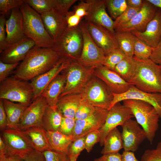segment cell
Returning <instances> with one entry per match:
<instances>
[{"instance_id": "29", "label": "cell", "mask_w": 161, "mask_h": 161, "mask_svg": "<svg viewBox=\"0 0 161 161\" xmlns=\"http://www.w3.org/2000/svg\"><path fill=\"white\" fill-rule=\"evenodd\" d=\"M47 134L50 149L69 155V148L74 140L72 136L65 135L58 131H47Z\"/></svg>"}, {"instance_id": "55", "label": "cell", "mask_w": 161, "mask_h": 161, "mask_svg": "<svg viewBox=\"0 0 161 161\" xmlns=\"http://www.w3.org/2000/svg\"><path fill=\"white\" fill-rule=\"evenodd\" d=\"M121 154L122 161H140L136 158L133 152L124 151Z\"/></svg>"}, {"instance_id": "25", "label": "cell", "mask_w": 161, "mask_h": 161, "mask_svg": "<svg viewBox=\"0 0 161 161\" xmlns=\"http://www.w3.org/2000/svg\"><path fill=\"white\" fill-rule=\"evenodd\" d=\"M53 79L44 90L41 95L45 98L48 105L53 109L57 108L59 97L62 92L66 80L63 71Z\"/></svg>"}, {"instance_id": "15", "label": "cell", "mask_w": 161, "mask_h": 161, "mask_svg": "<svg viewBox=\"0 0 161 161\" xmlns=\"http://www.w3.org/2000/svg\"><path fill=\"white\" fill-rule=\"evenodd\" d=\"M157 9L147 0H144L143 6L133 19L117 27L114 30L115 32L144 31L148 23L154 17Z\"/></svg>"}, {"instance_id": "51", "label": "cell", "mask_w": 161, "mask_h": 161, "mask_svg": "<svg viewBox=\"0 0 161 161\" xmlns=\"http://www.w3.org/2000/svg\"><path fill=\"white\" fill-rule=\"evenodd\" d=\"M8 129V121L7 115L3 106L2 100L0 99V130L1 132Z\"/></svg>"}, {"instance_id": "38", "label": "cell", "mask_w": 161, "mask_h": 161, "mask_svg": "<svg viewBox=\"0 0 161 161\" xmlns=\"http://www.w3.org/2000/svg\"><path fill=\"white\" fill-rule=\"evenodd\" d=\"M140 9L128 6L124 12L114 21V30L119 26L129 22Z\"/></svg>"}, {"instance_id": "41", "label": "cell", "mask_w": 161, "mask_h": 161, "mask_svg": "<svg viewBox=\"0 0 161 161\" xmlns=\"http://www.w3.org/2000/svg\"><path fill=\"white\" fill-rule=\"evenodd\" d=\"M141 161H161V140L158 143L155 148L145 151Z\"/></svg>"}, {"instance_id": "50", "label": "cell", "mask_w": 161, "mask_h": 161, "mask_svg": "<svg viewBox=\"0 0 161 161\" xmlns=\"http://www.w3.org/2000/svg\"><path fill=\"white\" fill-rule=\"evenodd\" d=\"M88 4L85 0H80L73 7V11L77 15L82 18L87 15Z\"/></svg>"}, {"instance_id": "19", "label": "cell", "mask_w": 161, "mask_h": 161, "mask_svg": "<svg viewBox=\"0 0 161 161\" xmlns=\"http://www.w3.org/2000/svg\"><path fill=\"white\" fill-rule=\"evenodd\" d=\"M35 46L34 41L25 36L2 51L0 53V61L7 64L19 63Z\"/></svg>"}, {"instance_id": "33", "label": "cell", "mask_w": 161, "mask_h": 161, "mask_svg": "<svg viewBox=\"0 0 161 161\" xmlns=\"http://www.w3.org/2000/svg\"><path fill=\"white\" fill-rule=\"evenodd\" d=\"M136 62L134 57L126 56L115 67L114 71L127 82L134 75Z\"/></svg>"}, {"instance_id": "35", "label": "cell", "mask_w": 161, "mask_h": 161, "mask_svg": "<svg viewBox=\"0 0 161 161\" xmlns=\"http://www.w3.org/2000/svg\"><path fill=\"white\" fill-rule=\"evenodd\" d=\"M106 8L112 18L116 19L127 7L126 0H105Z\"/></svg>"}, {"instance_id": "40", "label": "cell", "mask_w": 161, "mask_h": 161, "mask_svg": "<svg viewBox=\"0 0 161 161\" xmlns=\"http://www.w3.org/2000/svg\"><path fill=\"white\" fill-rule=\"evenodd\" d=\"M41 153L45 161H71L68 154L50 149Z\"/></svg>"}, {"instance_id": "37", "label": "cell", "mask_w": 161, "mask_h": 161, "mask_svg": "<svg viewBox=\"0 0 161 161\" xmlns=\"http://www.w3.org/2000/svg\"><path fill=\"white\" fill-rule=\"evenodd\" d=\"M126 56L119 48L116 49L105 55L103 65L114 71L116 66Z\"/></svg>"}, {"instance_id": "16", "label": "cell", "mask_w": 161, "mask_h": 161, "mask_svg": "<svg viewBox=\"0 0 161 161\" xmlns=\"http://www.w3.org/2000/svg\"><path fill=\"white\" fill-rule=\"evenodd\" d=\"M88 4L85 21L104 27L115 33L114 21L107 13L105 0H86Z\"/></svg>"}, {"instance_id": "47", "label": "cell", "mask_w": 161, "mask_h": 161, "mask_svg": "<svg viewBox=\"0 0 161 161\" xmlns=\"http://www.w3.org/2000/svg\"><path fill=\"white\" fill-rule=\"evenodd\" d=\"M24 2V0H0V12L5 14L15 8L19 7Z\"/></svg>"}, {"instance_id": "17", "label": "cell", "mask_w": 161, "mask_h": 161, "mask_svg": "<svg viewBox=\"0 0 161 161\" xmlns=\"http://www.w3.org/2000/svg\"><path fill=\"white\" fill-rule=\"evenodd\" d=\"M108 110L97 107L94 113L84 119L76 120L72 136L74 140L99 130L105 123Z\"/></svg>"}, {"instance_id": "34", "label": "cell", "mask_w": 161, "mask_h": 161, "mask_svg": "<svg viewBox=\"0 0 161 161\" xmlns=\"http://www.w3.org/2000/svg\"><path fill=\"white\" fill-rule=\"evenodd\" d=\"M153 48L135 36L134 57L141 60L150 58Z\"/></svg>"}, {"instance_id": "5", "label": "cell", "mask_w": 161, "mask_h": 161, "mask_svg": "<svg viewBox=\"0 0 161 161\" xmlns=\"http://www.w3.org/2000/svg\"><path fill=\"white\" fill-rule=\"evenodd\" d=\"M0 83V99L16 102L26 107L32 101L33 90L28 81L14 75Z\"/></svg>"}, {"instance_id": "39", "label": "cell", "mask_w": 161, "mask_h": 161, "mask_svg": "<svg viewBox=\"0 0 161 161\" xmlns=\"http://www.w3.org/2000/svg\"><path fill=\"white\" fill-rule=\"evenodd\" d=\"M96 108L83 99L76 111L75 120H76L87 118L94 113Z\"/></svg>"}, {"instance_id": "31", "label": "cell", "mask_w": 161, "mask_h": 161, "mask_svg": "<svg viewBox=\"0 0 161 161\" xmlns=\"http://www.w3.org/2000/svg\"><path fill=\"white\" fill-rule=\"evenodd\" d=\"M104 147L101 153L103 154L119 153L123 148L121 133L117 127L112 129L106 136Z\"/></svg>"}, {"instance_id": "53", "label": "cell", "mask_w": 161, "mask_h": 161, "mask_svg": "<svg viewBox=\"0 0 161 161\" xmlns=\"http://www.w3.org/2000/svg\"><path fill=\"white\" fill-rule=\"evenodd\" d=\"M94 161H122V154L119 153L103 154Z\"/></svg>"}, {"instance_id": "21", "label": "cell", "mask_w": 161, "mask_h": 161, "mask_svg": "<svg viewBox=\"0 0 161 161\" xmlns=\"http://www.w3.org/2000/svg\"><path fill=\"white\" fill-rule=\"evenodd\" d=\"M93 75L105 83L112 92L114 94H121L126 92L131 85L125 80L115 72L103 65L95 68Z\"/></svg>"}, {"instance_id": "56", "label": "cell", "mask_w": 161, "mask_h": 161, "mask_svg": "<svg viewBox=\"0 0 161 161\" xmlns=\"http://www.w3.org/2000/svg\"><path fill=\"white\" fill-rule=\"evenodd\" d=\"M127 6L135 8L141 9L143 5L144 0H126Z\"/></svg>"}, {"instance_id": "9", "label": "cell", "mask_w": 161, "mask_h": 161, "mask_svg": "<svg viewBox=\"0 0 161 161\" xmlns=\"http://www.w3.org/2000/svg\"><path fill=\"white\" fill-rule=\"evenodd\" d=\"M79 26L82 32L83 45L80 55L76 61L88 67L96 68L103 65L106 55L92 38L86 21H81Z\"/></svg>"}, {"instance_id": "58", "label": "cell", "mask_w": 161, "mask_h": 161, "mask_svg": "<svg viewBox=\"0 0 161 161\" xmlns=\"http://www.w3.org/2000/svg\"><path fill=\"white\" fill-rule=\"evenodd\" d=\"M7 154L6 146L1 137L0 136V157Z\"/></svg>"}, {"instance_id": "32", "label": "cell", "mask_w": 161, "mask_h": 161, "mask_svg": "<svg viewBox=\"0 0 161 161\" xmlns=\"http://www.w3.org/2000/svg\"><path fill=\"white\" fill-rule=\"evenodd\" d=\"M115 32L119 48L126 56L133 57L135 36L130 32L118 31Z\"/></svg>"}, {"instance_id": "26", "label": "cell", "mask_w": 161, "mask_h": 161, "mask_svg": "<svg viewBox=\"0 0 161 161\" xmlns=\"http://www.w3.org/2000/svg\"><path fill=\"white\" fill-rule=\"evenodd\" d=\"M83 100L80 93L65 95L59 98L57 107L63 116L75 119L76 111Z\"/></svg>"}, {"instance_id": "8", "label": "cell", "mask_w": 161, "mask_h": 161, "mask_svg": "<svg viewBox=\"0 0 161 161\" xmlns=\"http://www.w3.org/2000/svg\"><path fill=\"white\" fill-rule=\"evenodd\" d=\"M95 68L84 66L76 61H72L63 71L66 75V80L59 98L68 95L80 93L93 75Z\"/></svg>"}, {"instance_id": "49", "label": "cell", "mask_w": 161, "mask_h": 161, "mask_svg": "<svg viewBox=\"0 0 161 161\" xmlns=\"http://www.w3.org/2000/svg\"><path fill=\"white\" fill-rule=\"evenodd\" d=\"M65 17L67 27L69 28H75L79 26L82 18L76 15L72 11H69Z\"/></svg>"}, {"instance_id": "13", "label": "cell", "mask_w": 161, "mask_h": 161, "mask_svg": "<svg viewBox=\"0 0 161 161\" xmlns=\"http://www.w3.org/2000/svg\"><path fill=\"white\" fill-rule=\"evenodd\" d=\"M113 99L109 109L114 105L126 100L134 99L141 100L153 106L161 119V93H150L141 91L131 85L126 92L121 94L112 93Z\"/></svg>"}, {"instance_id": "36", "label": "cell", "mask_w": 161, "mask_h": 161, "mask_svg": "<svg viewBox=\"0 0 161 161\" xmlns=\"http://www.w3.org/2000/svg\"><path fill=\"white\" fill-rule=\"evenodd\" d=\"M40 14L55 8V0H24Z\"/></svg>"}, {"instance_id": "22", "label": "cell", "mask_w": 161, "mask_h": 161, "mask_svg": "<svg viewBox=\"0 0 161 161\" xmlns=\"http://www.w3.org/2000/svg\"><path fill=\"white\" fill-rule=\"evenodd\" d=\"M40 15L47 31L55 42L67 27L65 17L55 8Z\"/></svg>"}, {"instance_id": "60", "label": "cell", "mask_w": 161, "mask_h": 161, "mask_svg": "<svg viewBox=\"0 0 161 161\" xmlns=\"http://www.w3.org/2000/svg\"><path fill=\"white\" fill-rule=\"evenodd\" d=\"M71 161H76L78 157H76L73 155H70L69 156Z\"/></svg>"}, {"instance_id": "11", "label": "cell", "mask_w": 161, "mask_h": 161, "mask_svg": "<svg viewBox=\"0 0 161 161\" xmlns=\"http://www.w3.org/2000/svg\"><path fill=\"white\" fill-rule=\"evenodd\" d=\"M134 117L130 109L120 103L112 107L108 110L104 123L99 130L101 135L100 145L103 146L105 138L110 131L119 126H122Z\"/></svg>"}, {"instance_id": "7", "label": "cell", "mask_w": 161, "mask_h": 161, "mask_svg": "<svg viewBox=\"0 0 161 161\" xmlns=\"http://www.w3.org/2000/svg\"><path fill=\"white\" fill-rule=\"evenodd\" d=\"M80 94L83 100L93 106L108 110L113 99L107 85L93 75Z\"/></svg>"}, {"instance_id": "45", "label": "cell", "mask_w": 161, "mask_h": 161, "mask_svg": "<svg viewBox=\"0 0 161 161\" xmlns=\"http://www.w3.org/2000/svg\"><path fill=\"white\" fill-rule=\"evenodd\" d=\"M6 21L5 14L2 13L0 16V53L7 48L9 45L7 39Z\"/></svg>"}, {"instance_id": "43", "label": "cell", "mask_w": 161, "mask_h": 161, "mask_svg": "<svg viewBox=\"0 0 161 161\" xmlns=\"http://www.w3.org/2000/svg\"><path fill=\"white\" fill-rule=\"evenodd\" d=\"M85 136L75 139L69 148V155L78 157L81 152L85 149Z\"/></svg>"}, {"instance_id": "10", "label": "cell", "mask_w": 161, "mask_h": 161, "mask_svg": "<svg viewBox=\"0 0 161 161\" xmlns=\"http://www.w3.org/2000/svg\"><path fill=\"white\" fill-rule=\"evenodd\" d=\"M1 136L6 145V155L22 157L34 150L28 137L22 131L7 129L1 132Z\"/></svg>"}, {"instance_id": "12", "label": "cell", "mask_w": 161, "mask_h": 161, "mask_svg": "<svg viewBox=\"0 0 161 161\" xmlns=\"http://www.w3.org/2000/svg\"><path fill=\"white\" fill-rule=\"evenodd\" d=\"M48 105L42 95L33 100L26 108L17 129L23 131L33 126H42L43 116Z\"/></svg>"}, {"instance_id": "27", "label": "cell", "mask_w": 161, "mask_h": 161, "mask_svg": "<svg viewBox=\"0 0 161 161\" xmlns=\"http://www.w3.org/2000/svg\"><path fill=\"white\" fill-rule=\"evenodd\" d=\"M22 131L28 137L34 150L42 152L50 149L47 131L42 126H33Z\"/></svg>"}, {"instance_id": "3", "label": "cell", "mask_w": 161, "mask_h": 161, "mask_svg": "<svg viewBox=\"0 0 161 161\" xmlns=\"http://www.w3.org/2000/svg\"><path fill=\"white\" fill-rule=\"evenodd\" d=\"M19 8L23 16L25 36L34 41L36 47H53L55 41L47 31L41 15L24 2Z\"/></svg>"}, {"instance_id": "6", "label": "cell", "mask_w": 161, "mask_h": 161, "mask_svg": "<svg viewBox=\"0 0 161 161\" xmlns=\"http://www.w3.org/2000/svg\"><path fill=\"white\" fill-rule=\"evenodd\" d=\"M83 45L82 32L78 26L67 27L55 42L52 48L63 57L76 61L80 55Z\"/></svg>"}, {"instance_id": "52", "label": "cell", "mask_w": 161, "mask_h": 161, "mask_svg": "<svg viewBox=\"0 0 161 161\" xmlns=\"http://www.w3.org/2000/svg\"><path fill=\"white\" fill-rule=\"evenodd\" d=\"M22 158L24 161H45L42 153L35 150Z\"/></svg>"}, {"instance_id": "23", "label": "cell", "mask_w": 161, "mask_h": 161, "mask_svg": "<svg viewBox=\"0 0 161 161\" xmlns=\"http://www.w3.org/2000/svg\"><path fill=\"white\" fill-rule=\"evenodd\" d=\"M19 7L13 9L10 17L6 21L7 39L9 45L18 41L25 36L23 16Z\"/></svg>"}, {"instance_id": "14", "label": "cell", "mask_w": 161, "mask_h": 161, "mask_svg": "<svg viewBox=\"0 0 161 161\" xmlns=\"http://www.w3.org/2000/svg\"><path fill=\"white\" fill-rule=\"evenodd\" d=\"M121 126L124 151H136L140 145L146 138L144 131L136 120L132 118L126 120Z\"/></svg>"}, {"instance_id": "42", "label": "cell", "mask_w": 161, "mask_h": 161, "mask_svg": "<svg viewBox=\"0 0 161 161\" xmlns=\"http://www.w3.org/2000/svg\"><path fill=\"white\" fill-rule=\"evenodd\" d=\"M75 119L63 116L61 125L58 131L65 135L72 136L75 124Z\"/></svg>"}, {"instance_id": "2", "label": "cell", "mask_w": 161, "mask_h": 161, "mask_svg": "<svg viewBox=\"0 0 161 161\" xmlns=\"http://www.w3.org/2000/svg\"><path fill=\"white\" fill-rule=\"evenodd\" d=\"M133 57L136 68L129 83L145 92L161 93V65L150 58L141 60Z\"/></svg>"}, {"instance_id": "54", "label": "cell", "mask_w": 161, "mask_h": 161, "mask_svg": "<svg viewBox=\"0 0 161 161\" xmlns=\"http://www.w3.org/2000/svg\"><path fill=\"white\" fill-rule=\"evenodd\" d=\"M150 58L157 64L161 65V40L157 47L153 48Z\"/></svg>"}, {"instance_id": "44", "label": "cell", "mask_w": 161, "mask_h": 161, "mask_svg": "<svg viewBox=\"0 0 161 161\" xmlns=\"http://www.w3.org/2000/svg\"><path fill=\"white\" fill-rule=\"evenodd\" d=\"M101 139V135L99 130L92 131L85 136V149L89 153L92 150L94 146Z\"/></svg>"}, {"instance_id": "30", "label": "cell", "mask_w": 161, "mask_h": 161, "mask_svg": "<svg viewBox=\"0 0 161 161\" xmlns=\"http://www.w3.org/2000/svg\"><path fill=\"white\" fill-rule=\"evenodd\" d=\"M63 116L58 109H53L47 105L44 112L42 126L47 131H58Z\"/></svg>"}, {"instance_id": "24", "label": "cell", "mask_w": 161, "mask_h": 161, "mask_svg": "<svg viewBox=\"0 0 161 161\" xmlns=\"http://www.w3.org/2000/svg\"><path fill=\"white\" fill-rule=\"evenodd\" d=\"M131 32L152 48L156 47L161 40V10L158 8L154 17L144 31Z\"/></svg>"}, {"instance_id": "28", "label": "cell", "mask_w": 161, "mask_h": 161, "mask_svg": "<svg viewBox=\"0 0 161 161\" xmlns=\"http://www.w3.org/2000/svg\"><path fill=\"white\" fill-rule=\"evenodd\" d=\"M1 100L7 117L8 129H17L20 120L27 107L7 100Z\"/></svg>"}, {"instance_id": "48", "label": "cell", "mask_w": 161, "mask_h": 161, "mask_svg": "<svg viewBox=\"0 0 161 161\" xmlns=\"http://www.w3.org/2000/svg\"><path fill=\"white\" fill-rule=\"evenodd\" d=\"M77 1V0H55V9L65 16L69 11L71 7Z\"/></svg>"}, {"instance_id": "1", "label": "cell", "mask_w": 161, "mask_h": 161, "mask_svg": "<svg viewBox=\"0 0 161 161\" xmlns=\"http://www.w3.org/2000/svg\"><path fill=\"white\" fill-rule=\"evenodd\" d=\"M62 57L53 48L35 47L19 63L14 75L26 80H31L51 69Z\"/></svg>"}, {"instance_id": "57", "label": "cell", "mask_w": 161, "mask_h": 161, "mask_svg": "<svg viewBox=\"0 0 161 161\" xmlns=\"http://www.w3.org/2000/svg\"><path fill=\"white\" fill-rule=\"evenodd\" d=\"M0 161H24L20 157L15 155H5L0 157Z\"/></svg>"}, {"instance_id": "4", "label": "cell", "mask_w": 161, "mask_h": 161, "mask_svg": "<svg viewBox=\"0 0 161 161\" xmlns=\"http://www.w3.org/2000/svg\"><path fill=\"white\" fill-rule=\"evenodd\" d=\"M123 104L129 107L138 124L145 133L146 139L152 144L159 126L160 117L154 107L144 101L126 100Z\"/></svg>"}, {"instance_id": "46", "label": "cell", "mask_w": 161, "mask_h": 161, "mask_svg": "<svg viewBox=\"0 0 161 161\" xmlns=\"http://www.w3.org/2000/svg\"><path fill=\"white\" fill-rule=\"evenodd\" d=\"M19 63L7 64L0 61V83L9 77L14 72Z\"/></svg>"}, {"instance_id": "20", "label": "cell", "mask_w": 161, "mask_h": 161, "mask_svg": "<svg viewBox=\"0 0 161 161\" xmlns=\"http://www.w3.org/2000/svg\"><path fill=\"white\" fill-rule=\"evenodd\" d=\"M72 61L63 57L51 69L30 80V83L33 92V100L41 95L47 85L66 69Z\"/></svg>"}, {"instance_id": "59", "label": "cell", "mask_w": 161, "mask_h": 161, "mask_svg": "<svg viewBox=\"0 0 161 161\" xmlns=\"http://www.w3.org/2000/svg\"><path fill=\"white\" fill-rule=\"evenodd\" d=\"M154 6L161 10V0H147Z\"/></svg>"}, {"instance_id": "18", "label": "cell", "mask_w": 161, "mask_h": 161, "mask_svg": "<svg viewBox=\"0 0 161 161\" xmlns=\"http://www.w3.org/2000/svg\"><path fill=\"white\" fill-rule=\"evenodd\" d=\"M86 22L92 38L97 45L103 51L105 55L119 48L115 33L102 26Z\"/></svg>"}]
</instances>
